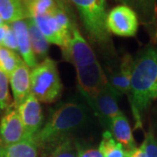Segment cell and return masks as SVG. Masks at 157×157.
Instances as JSON below:
<instances>
[{
	"label": "cell",
	"mask_w": 157,
	"mask_h": 157,
	"mask_svg": "<svg viewBox=\"0 0 157 157\" xmlns=\"http://www.w3.org/2000/svg\"><path fill=\"white\" fill-rule=\"evenodd\" d=\"M118 97L116 92L108 83L102 88L95 99L89 103L90 107L103 124L109 126L113 118L122 113L118 106Z\"/></svg>",
	"instance_id": "obj_9"
},
{
	"label": "cell",
	"mask_w": 157,
	"mask_h": 157,
	"mask_svg": "<svg viewBox=\"0 0 157 157\" xmlns=\"http://www.w3.org/2000/svg\"><path fill=\"white\" fill-rule=\"evenodd\" d=\"M5 47L10 49L11 51H14L16 52H18V46H17V41L16 34L14 33L13 29L11 28L10 24H8V28L6 32L5 39L3 41V45Z\"/></svg>",
	"instance_id": "obj_26"
},
{
	"label": "cell",
	"mask_w": 157,
	"mask_h": 157,
	"mask_svg": "<svg viewBox=\"0 0 157 157\" xmlns=\"http://www.w3.org/2000/svg\"><path fill=\"white\" fill-rule=\"evenodd\" d=\"M5 24H6V23L3 20V18L0 17V25H5Z\"/></svg>",
	"instance_id": "obj_32"
},
{
	"label": "cell",
	"mask_w": 157,
	"mask_h": 157,
	"mask_svg": "<svg viewBox=\"0 0 157 157\" xmlns=\"http://www.w3.org/2000/svg\"><path fill=\"white\" fill-rule=\"evenodd\" d=\"M104 157H126V151L121 143L115 140L110 131H105L99 147Z\"/></svg>",
	"instance_id": "obj_20"
},
{
	"label": "cell",
	"mask_w": 157,
	"mask_h": 157,
	"mask_svg": "<svg viewBox=\"0 0 157 157\" xmlns=\"http://www.w3.org/2000/svg\"><path fill=\"white\" fill-rule=\"evenodd\" d=\"M136 128L142 127V115L157 100V49L149 47L134 60L129 93Z\"/></svg>",
	"instance_id": "obj_1"
},
{
	"label": "cell",
	"mask_w": 157,
	"mask_h": 157,
	"mask_svg": "<svg viewBox=\"0 0 157 157\" xmlns=\"http://www.w3.org/2000/svg\"><path fill=\"white\" fill-rule=\"evenodd\" d=\"M24 61L18 53L0 45V67L10 78L11 73Z\"/></svg>",
	"instance_id": "obj_21"
},
{
	"label": "cell",
	"mask_w": 157,
	"mask_h": 157,
	"mask_svg": "<svg viewBox=\"0 0 157 157\" xmlns=\"http://www.w3.org/2000/svg\"><path fill=\"white\" fill-rule=\"evenodd\" d=\"M130 7L137 14L139 21L153 27L157 24V0H116Z\"/></svg>",
	"instance_id": "obj_15"
},
{
	"label": "cell",
	"mask_w": 157,
	"mask_h": 157,
	"mask_svg": "<svg viewBox=\"0 0 157 157\" xmlns=\"http://www.w3.org/2000/svg\"><path fill=\"white\" fill-rule=\"evenodd\" d=\"M26 21L28 25L31 43L35 56L37 59H44V58L45 59L49 50V42L45 39L42 33L39 31V27L37 26L36 23L34 22L32 17H28Z\"/></svg>",
	"instance_id": "obj_19"
},
{
	"label": "cell",
	"mask_w": 157,
	"mask_h": 157,
	"mask_svg": "<svg viewBox=\"0 0 157 157\" xmlns=\"http://www.w3.org/2000/svg\"><path fill=\"white\" fill-rule=\"evenodd\" d=\"M143 145L147 157H157V140L151 129L146 135Z\"/></svg>",
	"instance_id": "obj_25"
},
{
	"label": "cell",
	"mask_w": 157,
	"mask_h": 157,
	"mask_svg": "<svg viewBox=\"0 0 157 157\" xmlns=\"http://www.w3.org/2000/svg\"><path fill=\"white\" fill-rule=\"evenodd\" d=\"M49 157H78V147L67 139L57 146Z\"/></svg>",
	"instance_id": "obj_24"
},
{
	"label": "cell",
	"mask_w": 157,
	"mask_h": 157,
	"mask_svg": "<svg viewBox=\"0 0 157 157\" xmlns=\"http://www.w3.org/2000/svg\"><path fill=\"white\" fill-rule=\"evenodd\" d=\"M62 84L56 62L50 58L31 71V94L38 101L44 103H53L61 95Z\"/></svg>",
	"instance_id": "obj_3"
},
{
	"label": "cell",
	"mask_w": 157,
	"mask_h": 157,
	"mask_svg": "<svg viewBox=\"0 0 157 157\" xmlns=\"http://www.w3.org/2000/svg\"><path fill=\"white\" fill-rule=\"evenodd\" d=\"M78 10L87 33L93 40L107 45L110 42L107 27L106 0H70Z\"/></svg>",
	"instance_id": "obj_4"
},
{
	"label": "cell",
	"mask_w": 157,
	"mask_h": 157,
	"mask_svg": "<svg viewBox=\"0 0 157 157\" xmlns=\"http://www.w3.org/2000/svg\"><path fill=\"white\" fill-rule=\"evenodd\" d=\"M78 157H104L99 149L88 148L81 149L78 147Z\"/></svg>",
	"instance_id": "obj_27"
},
{
	"label": "cell",
	"mask_w": 157,
	"mask_h": 157,
	"mask_svg": "<svg viewBox=\"0 0 157 157\" xmlns=\"http://www.w3.org/2000/svg\"><path fill=\"white\" fill-rule=\"evenodd\" d=\"M0 17L6 24H12L28 18V14L21 0H0Z\"/></svg>",
	"instance_id": "obj_18"
},
{
	"label": "cell",
	"mask_w": 157,
	"mask_h": 157,
	"mask_svg": "<svg viewBox=\"0 0 157 157\" xmlns=\"http://www.w3.org/2000/svg\"><path fill=\"white\" fill-rule=\"evenodd\" d=\"M21 1L23 2V4L25 5V6L26 7L29 5H31L32 3H33L34 1H36V0H21Z\"/></svg>",
	"instance_id": "obj_31"
},
{
	"label": "cell",
	"mask_w": 157,
	"mask_h": 157,
	"mask_svg": "<svg viewBox=\"0 0 157 157\" xmlns=\"http://www.w3.org/2000/svg\"><path fill=\"white\" fill-rule=\"evenodd\" d=\"M126 157H147L143 143L140 147H136L131 151L126 152Z\"/></svg>",
	"instance_id": "obj_28"
},
{
	"label": "cell",
	"mask_w": 157,
	"mask_h": 157,
	"mask_svg": "<svg viewBox=\"0 0 157 157\" xmlns=\"http://www.w3.org/2000/svg\"><path fill=\"white\" fill-rule=\"evenodd\" d=\"M76 72L78 88L89 104L108 84V79L98 61L84 67L76 68Z\"/></svg>",
	"instance_id": "obj_6"
},
{
	"label": "cell",
	"mask_w": 157,
	"mask_h": 157,
	"mask_svg": "<svg viewBox=\"0 0 157 157\" xmlns=\"http://www.w3.org/2000/svg\"><path fill=\"white\" fill-rule=\"evenodd\" d=\"M9 77L0 67V111L8 110L14 105L9 92Z\"/></svg>",
	"instance_id": "obj_23"
},
{
	"label": "cell",
	"mask_w": 157,
	"mask_h": 157,
	"mask_svg": "<svg viewBox=\"0 0 157 157\" xmlns=\"http://www.w3.org/2000/svg\"><path fill=\"white\" fill-rule=\"evenodd\" d=\"M36 23L39 31L45 36L47 41L52 44H55L60 47H63L67 43L71 34L67 33L60 25L58 23L53 15V12L51 14L32 17Z\"/></svg>",
	"instance_id": "obj_11"
},
{
	"label": "cell",
	"mask_w": 157,
	"mask_h": 157,
	"mask_svg": "<svg viewBox=\"0 0 157 157\" xmlns=\"http://www.w3.org/2000/svg\"><path fill=\"white\" fill-rule=\"evenodd\" d=\"M59 7L56 0H36L25 7L28 17L51 14Z\"/></svg>",
	"instance_id": "obj_22"
},
{
	"label": "cell",
	"mask_w": 157,
	"mask_h": 157,
	"mask_svg": "<svg viewBox=\"0 0 157 157\" xmlns=\"http://www.w3.org/2000/svg\"><path fill=\"white\" fill-rule=\"evenodd\" d=\"M133 65L134 59L132 57L129 55L125 56L121 61L119 71L113 73L109 78H107L109 85L119 96L129 94L130 93Z\"/></svg>",
	"instance_id": "obj_14"
},
{
	"label": "cell",
	"mask_w": 157,
	"mask_h": 157,
	"mask_svg": "<svg viewBox=\"0 0 157 157\" xmlns=\"http://www.w3.org/2000/svg\"><path fill=\"white\" fill-rule=\"evenodd\" d=\"M87 114L81 105L68 102L56 108L49 120L34 136V142L42 149H52L69 139V135L86 121Z\"/></svg>",
	"instance_id": "obj_2"
},
{
	"label": "cell",
	"mask_w": 157,
	"mask_h": 157,
	"mask_svg": "<svg viewBox=\"0 0 157 157\" xmlns=\"http://www.w3.org/2000/svg\"><path fill=\"white\" fill-rule=\"evenodd\" d=\"M7 28H8V24L0 25V45H3V41H4L5 36L7 32Z\"/></svg>",
	"instance_id": "obj_29"
},
{
	"label": "cell",
	"mask_w": 157,
	"mask_h": 157,
	"mask_svg": "<svg viewBox=\"0 0 157 157\" xmlns=\"http://www.w3.org/2000/svg\"><path fill=\"white\" fill-rule=\"evenodd\" d=\"M109 33L121 37H134L139 27V18L135 11L124 5L113 8L107 17Z\"/></svg>",
	"instance_id": "obj_7"
},
{
	"label": "cell",
	"mask_w": 157,
	"mask_h": 157,
	"mask_svg": "<svg viewBox=\"0 0 157 157\" xmlns=\"http://www.w3.org/2000/svg\"><path fill=\"white\" fill-rule=\"evenodd\" d=\"M68 0H56V2L58 3V5L59 6H63V7H66L65 5L67 4V2ZM70 1V0H69Z\"/></svg>",
	"instance_id": "obj_30"
},
{
	"label": "cell",
	"mask_w": 157,
	"mask_h": 157,
	"mask_svg": "<svg viewBox=\"0 0 157 157\" xmlns=\"http://www.w3.org/2000/svg\"><path fill=\"white\" fill-rule=\"evenodd\" d=\"M14 105L18 107L31 94V72L30 67L23 61L10 76Z\"/></svg>",
	"instance_id": "obj_12"
},
{
	"label": "cell",
	"mask_w": 157,
	"mask_h": 157,
	"mask_svg": "<svg viewBox=\"0 0 157 157\" xmlns=\"http://www.w3.org/2000/svg\"><path fill=\"white\" fill-rule=\"evenodd\" d=\"M61 49L66 60L72 63L75 68L84 67L98 61L94 51L76 25H74L69 39Z\"/></svg>",
	"instance_id": "obj_5"
},
{
	"label": "cell",
	"mask_w": 157,
	"mask_h": 157,
	"mask_svg": "<svg viewBox=\"0 0 157 157\" xmlns=\"http://www.w3.org/2000/svg\"><path fill=\"white\" fill-rule=\"evenodd\" d=\"M24 140H27L25 129L17 107L13 105L6 110L1 118L0 142L6 146Z\"/></svg>",
	"instance_id": "obj_8"
},
{
	"label": "cell",
	"mask_w": 157,
	"mask_h": 157,
	"mask_svg": "<svg viewBox=\"0 0 157 157\" xmlns=\"http://www.w3.org/2000/svg\"><path fill=\"white\" fill-rule=\"evenodd\" d=\"M17 108L25 129L27 140H33L34 136L41 129L43 121V113L39 101L30 94Z\"/></svg>",
	"instance_id": "obj_10"
},
{
	"label": "cell",
	"mask_w": 157,
	"mask_h": 157,
	"mask_svg": "<svg viewBox=\"0 0 157 157\" xmlns=\"http://www.w3.org/2000/svg\"><path fill=\"white\" fill-rule=\"evenodd\" d=\"M39 149L33 140H24L6 146L0 142V157H39Z\"/></svg>",
	"instance_id": "obj_17"
},
{
	"label": "cell",
	"mask_w": 157,
	"mask_h": 157,
	"mask_svg": "<svg viewBox=\"0 0 157 157\" xmlns=\"http://www.w3.org/2000/svg\"><path fill=\"white\" fill-rule=\"evenodd\" d=\"M109 127L113 138L122 145L125 151L128 152L136 148L135 138L128 120L123 113L113 118L109 124Z\"/></svg>",
	"instance_id": "obj_16"
},
{
	"label": "cell",
	"mask_w": 157,
	"mask_h": 157,
	"mask_svg": "<svg viewBox=\"0 0 157 157\" xmlns=\"http://www.w3.org/2000/svg\"><path fill=\"white\" fill-rule=\"evenodd\" d=\"M10 25L11 26V28L13 29L17 37L19 54L22 57L24 62L29 67L33 69L39 64H38V59L33 50L27 21L25 19L19 20L17 22L10 24Z\"/></svg>",
	"instance_id": "obj_13"
}]
</instances>
